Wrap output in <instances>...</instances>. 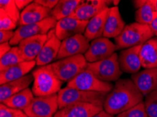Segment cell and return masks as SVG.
<instances>
[{"mask_svg":"<svg viewBox=\"0 0 157 117\" xmlns=\"http://www.w3.org/2000/svg\"><path fill=\"white\" fill-rule=\"evenodd\" d=\"M16 24L3 10L0 9V30L13 31L16 29Z\"/></svg>","mask_w":157,"mask_h":117,"instance_id":"d6a6232c","label":"cell"},{"mask_svg":"<svg viewBox=\"0 0 157 117\" xmlns=\"http://www.w3.org/2000/svg\"><path fill=\"white\" fill-rule=\"evenodd\" d=\"M87 63L85 56L80 54L58 60L48 65L59 80L62 82H69L86 70Z\"/></svg>","mask_w":157,"mask_h":117,"instance_id":"277c9868","label":"cell"},{"mask_svg":"<svg viewBox=\"0 0 157 117\" xmlns=\"http://www.w3.org/2000/svg\"><path fill=\"white\" fill-rule=\"evenodd\" d=\"M15 31L0 30V44L9 42L12 39Z\"/></svg>","mask_w":157,"mask_h":117,"instance_id":"836d02e7","label":"cell"},{"mask_svg":"<svg viewBox=\"0 0 157 117\" xmlns=\"http://www.w3.org/2000/svg\"><path fill=\"white\" fill-rule=\"evenodd\" d=\"M0 9L3 10L16 24L20 20V11L16 6L15 0H1Z\"/></svg>","mask_w":157,"mask_h":117,"instance_id":"f1b7e54d","label":"cell"},{"mask_svg":"<svg viewBox=\"0 0 157 117\" xmlns=\"http://www.w3.org/2000/svg\"><path fill=\"white\" fill-rule=\"evenodd\" d=\"M157 18V13L154 0H148L147 4L135 11V18L136 23L149 25Z\"/></svg>","mask_w":157,"mask_h":117,"instance_id":"4316f807","label":"cell"},{"mask_svg":"<svg viewBox=\"0 0 157 117\" xmlns=\"http://www.w3.org/2000/svg\"><path fill=\"white\" fill-rule=\"evenodd\" d=\"M142 45L124 49L120 52L118 63L123 72L135 75L139 72L142 64L140 58V51Z\"/></svg>","mask_w":157,"mask_h":117,"instance_id":"9a60e30c","label":"cell"},{"mask_svg":"<svg viewBox=\"0 0 157 117\" xmlns=\"http://www.w3.org/2000/svg\"><path fill=\"white\" fill-rule=\"evenodd\" d=\"M142 67L144 69L157 68V38L153 37L142 45L140 51Z\"/></svg>","mask_w":157,"mask_h":117,"instance_id":"cb8c5ba5","label":"cell"},{"mask_svg":"<svg viewBox=\"0 0 157 117\" xmlns=\"http://www.w3.org/2000/svg\"><path fill=\"white\" fill-rule=\"evenodd\" d=\"M81 2V0H59L52 10L51 16L56 21L71 17Z\"/></svg>","mask_w":157,"mask_h":117,"instance_id":"d4e9b609","label":"cell"},{"mask_svg":"<svg viewBox=\"0 0 157 117\" xmlns=\"http://www.w3.org/2000/svg\"><path fill=\"white\" fill-rule=\"evenodd\" d=\"M117 50L115 44L104 37L94 39L84 56L87 63H95L112 56Z\"/></svg>","mask_w":157,"mask_h":117,"instance_id":"30bf717a","label":"cell"},{"mask_svg":"<svg viewBox=\"0 0 157 117\" xmlns=\"http://www.w3.org/2000/svg\"><path fill=\"white\" fill-rule=\"evenodd\" d=\"M11 44L9 42L3 43V44H0V57H2L4 55H5L6 53L10 51L11 49Z\"/></svg>","mask_w":157,"mask_h":117,"instance_id":"8d00e7d4","label":"cell"},{"mask_svg":"<svg viewBox=\"0 0 157 117\" xmlns=\"http://www.w3.org/2000/svg\"><path fill=\"white\" fill-rule=\"evenodd\" d=\"M112 1L90 0L82 1L71 17L82 21H89L104 9L108 8Z\"/></svg>","mask_w":157,"mask_h":117,"instance_id":"5bb4252c","label":"cell"},{"mask_svg":"<svg viewBox=\"0 0 157 117\" xmlns=\"http://www.w3.org/2000/svg\"><path fill=\"white\" fill-rule=\"evenodd\" d=\"M36 3L45 7V8L49 9L52 10L58 3V0H35L34 1Z\"/></svg>","mask_w":157,"mask_h":117,"instance_id":"e575fe53","label":"cell"},{"mask_svg":"<svg viewBox=\"0 0 157 117\" xmlns=\"http://www.w3.org/2000/svg\"><path fill=\"white\" fill-rule=\"evenodd\" d=\"M106 95L102 93L85 91L66 86L61 88L58 93L59 108L60 109L74 103H90L103 107Z\"/></svg>","mask_w":157,"mask_h":117,"instance_id":"5b68a950","label":"cell"},{"mask_svg":"<svg viewBox=\"0 0 157 117\" xmlns=\"http://www.w3.org/2000/svg\"><path fill=\"white\" fill-rule=\"evenodd\" d=\"M34 81L33 76L27 75L19 79L4 83L0 86V102H3L11 96L28 88Z\"/></svg>","mask_w":157,"mask_h":117,"instance_id":"7402d4cb","label":"cell"},{"mask_svg":"<svg viewBox=\"0 0 157 117\" xmlns=\"http://www.w3.org/2000/svg\"><path fill=\"white\" fill-rule=\"evenodd\" d=\"M34 99V94L29 88L11 96L2 103L11 108L24 111Z\"/></svg>","mask_w":157,"mask_h":117,"instance_id":"484cf974","label":"cell"},{"mask_svg":"<svg viewBox=\"0 0 157 117\" xmlns=\"http://www.w3.org/2000/svg\"><path fill=\"white\" fill-rule=\"evenodd\" d=\"M92 117H115V116L112 115V114H110L107 113L106 111H104V109L100 112H99L98 114H95V115L92 116Z\"/></svg>","mask_w":157,"mask_h":117,"instance_id":"ab89813d","label":"cell"},{"mask_svg":"<svg viewBox=\"0 0 157 117\" xmlns=\"http://www.w3.org/2000/svg\"><path fill=\"white\" fill-rule=\"evenodd\" d=\"M125 27V23L121 17L118 6L109 8L104 25L103 37L107 38L117 37Z\"/></svg>","mask_w":157,"mask_h":117,"instance_id":"ffe728a7","label":"cell"},{"mask_svg":"<svg viewBox=\"0 0 157 117\" xmlns=\"http://www.w3.org/2000/svg\"><path fill=\"white\" fill-rule=\"evenodd\" d=\"M61 41L56 37L55 30L52 29L47 33V40L38 54L35 62L37 66H45L56 60L60 49Z\"/></svg>","mask_w":157,"mask_h":117,"instance_id":"7c38bea8","label":"cell"},{"mask_svg":"<svg viewBox=\"0 0 157 117\" xmlns=\"http://www.w3.org/2000/svg\"><path fill=\"white\" fill-rule=\"evenodd\" d=\"M51 11V9L45 8L33 1L21 11L18 25L21 26L41 22L44 19L50 17Z\"/></svg>","mask_w":157,"mask_h":117,"instance_id":"d6986e66","label":"cell"},{"mask_svg":"<svg viewBox=\"0 0 157 117\" xmlns=\"http://www.w3.org/2000/svg\"><path fill=\"white\" fill-rule=\"evenodd\" d=\"M104 109L90 103H74L59 109L54 117H92Z\"/></svg>","mask_w":157,"mask_h":117,"instance_id":"ac0fdd59","label":"cell"},{"mask_svg":"<svg viewBox=\"0 0 157 117\" xmlns=\"http://www.w3.org/2000/svg\"><path fill=\"white\" fill-rule=\"evenodd\" d=\"M144 104L148 117H157V90L145 96Z\"/></svg>","mask_w":157,"mask_h":117,"instance_id":"f546056e","label":"cell"},{"mask_svg":"<svg viewBox=\"0 0 157 117\" xmlns=\"http://www.w3.org/2000/svg\"><path fill=\"white\" fill-rule=\"evenodd\" d=\"M33 1L31 0H15L16 4L17 6L19 11H23Z\"/></svg>","mask_w":157,"mask_h":117,"instance_id":"d590c367","label":"cell"},{"mask_svg":"<svg viewBox=\"0 0 157 117\" xmlns=\"http://www.w3.org/2000/svg\"><path fill=\"white\" fill-rule=\"evenodd\" d=\"M58 94L35 97L24 112L28 117H54L58 110Z\"/></svg>","mask_w":157,"mask_h":117,"instance_id":"9c48e42d","label":"cell"},{"mask_svg":"<svg viewBox=\"0 0 157 117\" xmlns=\"http://www.w3.org/2000/svg\"><path fill=\"white\" fill-rule=\"evenodd\" d=\"M154 35H157V18L149 25Z\"/></svg>","mask_w":157,"mask_h":117,"instance_id":"f35d334b","label":"cell"},{"mask_svg":"<svg viewBox=\"0 0 157 117\" xmlns=\"http://www.w3.org/2000/svg\"><path fill=\"white\" fill-rule=\"evenodd\" d=\"M88 21L68 17L57 21L54 28L56 37L61 41L77 35H84Z\"/></svg>","mask_w":157,"mask_h":117,"instance_id":"4fadbf2b","label":"cell"},{"mask_svg":"<svg viewBox=\"0 0 157 117\" xmlns=\"http://www.w3.org/2000/svg\"><path fill=\"white\" fill-rule=\"evenodd\" d=\"M153 36L149 25L135 22L125 25L122 32L114 40L117 49H127L142 45L153 38Z\"/></svg>","mask_w":157,"mask_h":117,"instance_id":"7a4b0ae2","label":"cell"},{"mask_svg":"<svg viewBox=\"0 0 157 117\" xmlns=\"http://www.w3.org/2000/svg\"><path fill=\"white\" fill-rule=\"evenodd\" d=\"M109 10V7L105 9L88 21L84 36L89 42L103 37L104 25Z\"/></svg>","mask_w":157,"mask_h":117,"instance_id":"603a6c76","label":"cell"},{"mask_svg":"<svg viewBox=\"0 0 157 117\" xmlns=\"http://www.w3.org/2000/svg\"><path fill=\"white\" fill-rule=\"evenodd\" d=\"M143 97L131 79H121L106 95L104 110L116 116L143 102Z\"/></svg>","mask_w":157,"mask_h":117,"instance_id":"6da1fadb","label":"cell"},{"mask_svg":"<svg viewBox=\"0 0 157 117\" xmlns=\"http://www.w3.org/2000/svg\"><path fill=\"white\" fill-rule=\"evenodd\" d=\"M57 21L53 17L47 18L37 23L21 25L15 30L14 35L9 44L16 46L23 39L40 35H47L49 31L55 28Z\"/></svg>","mask_w":157,"mask_h":117,"instance_id":"ba28073f","label":"cell"},{"mask_svg":"<svg viewBox=\"0 0 157 117\" xmlns=\"http://www.w3.org/2000/svg\"><path fill=\"white\" fill-rule=\"evenodd\" d=\"M67 86L85 91L108 94L113 89V85L111 83L104 82L98 79L91 71L86 69L68 82Z\"/></svg>","mask_w":157,"mask_h":117,"instance_id":"52a82bcc","label":"cell"},{"mask_svg":"<svg viewBox=\"0 0 157 117\" xmlns=\"http://www.w3.org/2000/svg\"><path fill=\"white\" fill-rule=\"evenodd\" d=\"M115 117H148L145 111L144 102H142L135 107L122 112Z\"/></svg>","mask_w":157,"mask_h":117,"instance_id":"4dcf8cb0","label":"cell"},{"mask_svg":"<svg viewBox=\"0 0 157 117\" xmlns=\"http://www.w3.org/2000/svg\"><path fill=\"white\" fill-rule=\"evenodd\" d=\"M90 44L84 35H77L68 37L61 41L56 59L60 60L80 54L85 55L89 49Z\"/></svg>","mask_w":157,"mask_h":117,"instance_id":"8fae6325","label":"cell"},{"mask_svg":"<svg viewBox=\"0 0 157 117\" xmlns=\"http://www.w3.org/2000/svg\"><path fill=\"white\" fill-rule=\"evenodd\" d=\"M154 6H155V9L157 13V0H154Z\"/></svg>","mask_w":157,"mask_h":117,"instance_id":"60d3db41","label":"cell"},{"mask_svg":"<svg viewBox=\"0 0 157 117\" xmlns=\"http://www.w3.org/2000/svg\"><path fill=\"white\" fill-rule=\"evenodd\" d=\"M24 61L19 51L18 46H13L8 53L0 58V71L6 70L11 67Z\"/></svg>","mask_w":157,"mask_h":117,"instance_id":"83f0119b","label":"cell"},{"mask_svg":"<svg viewBox=\"0 0 157 117\" xmlns=\"http://www.w3.org/2000/svg\"><path fill=\"white\" fill-rule=\"evenodd\" d=\"M156 38H157V35H156Z\"/></svg>","mask_w":157,"mask_h":117,"instance_id":"b9f144b4","label":"cell"},{"mask_svg":"<svg viewBox=\"0 0 157 117\" xmlns=\"http://www.w3.org/2000/svg\"><path fill=\"white\" fill-rule=\"evenodd\" d=\"M34 78L32 91L35 97L58 94L62 82L56 77L49 65L41 66L33 71Z\"/></svg>","mask_w":157,"mask_h":117,"instance_id":"3957f363","label":"cell"},{"mask_svg":"<svg viewBox=\"0 0 157 117\" xmlns=\"http://www.w3.org/2000/svg\"><path fill=\"white\" fill-rule=\"evenodd\" d=\"M131 79L143 96H146L157 90V68L140 71L131 76Z\"/></svg>","mask_w":157,"mask_h":117,"instance_id":"2e32d148","label":"cell"},{"mask_svg":"<svg viewBox=\"0 0 157 117\" xmlns=\"http://www.w3.org/2000/svg\"><path fill=\"white\" fill-rule=\"evenodd\" d=\"M0 117H28V116L22 110L11 108L3 103H1L0 104Z\"/></svg>","mask_w":157,"mask_h":117,"instance_id":"1f68e13d","label":"cell"},{"mask_svg":"<svg viewBox=\"0 0 157 117\" xmlns=\"http://www.w3.org/2000/svg\"><path fill=\"white\" fill-rule=\"evenodd\" d=\"M35 64V60L23 61L6 69V70L0 71V84L2 85L23 77L34 68Z\"/></svg>","mask_w":157,"mask_h":117,"instance_id":"44dd1931","label":"cell"},{"mask_svg":"<svg viewBox=\"0 0 157 117\" xmlns=\"http://www.w3.org/2000/svg\"><path fill=\"white\" fill-rule=\"evenodd\" d=\"M47 40V35H40L21 41L18 47L24 61L35 60Z\"/></svg>","mask_w":157,"mask_h":117,"instance_id":"e0dca14e","label":"cell"},{"mask_svg":"<svg viewBox=\"0 0 157 117\" xmlns=\"http://www.w3.org/2000/svg\"><path fill=\"white\" fill-rule=\"evenodd\" d=\"M148 0H135V1H132L133 5H134V7L135 9H139L140 8H142V6L147 4V2Z\"/></svg>","mask_w":157,"mask_h":117,"instance_id":"74e56055","label":"cell"},{"mask_svg":"<svg viewBox=\"0 0 157 117\" xmlns=\"http://www.w3.org/2000/svg\"><path fill=\"white\" fill-rule=\"evenodd\" d=\"M87 69L98 79L109 83L117 82L120 79L123 73L121 70L118 56L116 53L102 60L92 63H88Z\"/></svg>","mask_w":157,"mask_h":117,"instance_id":"8992f818","label":"cell"}]
</instances>
